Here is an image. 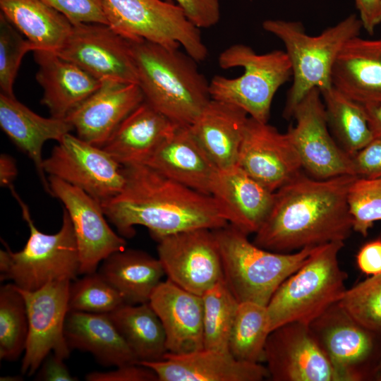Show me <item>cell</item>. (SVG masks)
Wrapping results in <instances>:
<instances>
[{"instance_id": "7bdbcfd3", "label": "cell", "mask_w": 381, "mask_h": 381, "mask_svg": "<svg viewBox=\"0 0 381 381\" xmlns=\"http://www.w3.org/2000/svg\"><path fill=\"white\" fill-rule=\"evenodd\" d=\"M351 158L356 176L367 179L381 177V138H373Z\"/></svg>"}, {"instance_id": "d590c367", "label": "cell", "mask_w": 381, "mask_h": 381, "mask_svg": "<svg viewBox=\"0 0 381 381\" xmlns=\"http://www.w3.org/2000/svg\"><path fill=\"white\" fill-rule=\"evenodd\" d=\"M28 317L23 296L13 283L0 288V358L16 361L25 351Z\"/></svg>"}, {"instance_id": "cb8c5ba5", "label": "cell", "mask_w": 381, "mask_h": 381, "mask_svg": "<svg viewBox=\"0 0 381 381\" xmlns=\"http://www.w3.org/2000/svg\"><path fill=\"white\" fill-rule=\"evenodd\" d=\"M331 83L362 104H381V37L349 40L336 57Z\"/></svg>"}, {"instance_id": "b9f144b4", "label": "cell", "mask_w": 381, "mask_h": 381, "mask_svg": "<svg viewBox=\"0 0 381 381\" xmlns=\"http://www.w3.org/2000/svg\"><path fill=\"white\" fill-rule=\"evenodd\" d=\"M176 4L195 26L209 28L220 19L219 0H164Z\"/></svg>"}, {"instance_id": "4316f807", "label": "cell", "mask_w": 381, "mask_h": 381, "mask_svg": "<svg viewBox=\"0 0 381 381\" xmlns=\"http://www.w3.org/2000/svg\"><path fill=\"white\" fill-rule=\"evenodd\" d=\"M176 126L144 100L121 121L102 148L122 167L146 164Z\"/></svg>"}, {"instance_id": "2e32d148", "label": "cell", "mask_w": 381, "mask_h": 381, "mask_svg": "<svg viewBox=\"0 0 381 381\" xmlns=\"http://www.w3.org/2000/svg\"><path fill=\"white\" fill-rule=\"evenodd\" d=\"M264 361L274 381H340L308 325L290 322L273 329Z\"/></svg>"}, {"instance_id": "ee69618b", "label": "cell", "mask_w": 381, "mask_h": 381, "mask_svg": "<svg viewBox=\"0 0 381 381\" xmlns=\"http://www.w3.org/2000/svg\"><path fill=\"white\" fill-rule=\"evenodd\" d=\"M87 381H158L156 373L140 363H132L116 369L106 371H94L85 375Z\"/></svg>"}, {"instance_id": "e0dca14e", "label": "cell", "mask_w": 381, "mask_h": 381, "mask_svg": "<svg viewBox=\"0 0 381 381\" xmlns=\"http://www.w3.org/2000/svg\"><path fill=\"white\" fill-rule=\"evenodd\" d=\"M237 164L272 192L301 173L300 157L286 133L248 117Z\"/></svg>"}, {"instance_id": "ba28073f", "label": "cell", "mask_w": 381, "mask_h": 381, "mask_svg": "<svg viewBox=\"0 0 381 381\" xmlns=\"http://www.w3.org/2000/svg\"><path fill=\"white\" fill-rule=\"evenodd\" d=\"M218 63L224 69L242 67L243 73L234 78L214 75L210 82L211 98L236 105L267 123L275 93L292 76L286 52L258 54L248 45L235 44L219 54Z\"/></svg>"}, {"instance_id": "4dcf8cb0", "label": "cell", "mask_w": 381, "mask_h": 381, "mask_svg": "<svg viewBox=\"0 0 381 381\" xmlns=\"http://www.w3.org/2000/svg\"><path fill=\"white\" fill-rule=\"evenodd\" d=\"M0 8L35 50L57 52L73 28L65 16L42 0H0Z\"/></svg>"}, {"instance_id": "9a60e30c", "label": "cell", "mask_w": 381, "mask_h": 381, "mask_svg": "<svg viewBox=\"0 0 381 381\" xmlns=\"http://www.w3.org/2000/svg\"><path fill=\"white\" fill-rule=\"evenodd\" d=\"M50 195L61 201L74 229L80 274L97 271L99 264L111 253L126 248L125 238L109 226L102 204L83 190L49 176Z\"/></svg>"}, {"instance_id": "4fadbf2b", "label": "cell", "mask_w": 381, "mask_h": 381, "mask_svg": "<svg viewBox=\"0 0 381 381\" xmlns=\"http://www.w3.org/2000/svg\"><path fill=\"white\" fill-rule=\"evenodd\" d=\"M157 241L158 259L167 279L199 296L224 279L221 257L212 229H194Z\"/></svg>"}, {"instance_id": "83f0119b", "label": "cell", "mask_w": 381, "mask_h": 381, "mask_svg": "<svg viewBox=\"0 0 381 381\" xmlns=\"http://www.w3.org/2000/svg\"><path fill=\"white\" fill-rule=\"evenodd\" d=\"M249 116L241 108L211 99L190 130L219 169L237 164Z\"/></svg>"}, {"instance_id": "6da1fadb", "label": "cell", "mask_w": 381, "mask_h": 381, "mask_svg": "<svg viewBox=\"0 0 381 381\" xmlns=\"http://www.w3.org/2000/svg\"><path fill=\"white\" fill-rule=\"evenodd\" d=\"M356 177L318 179L301 173L274 192L272 208L253 243L268 250L291 253L344 242L353 230L347 194Z\"/></svg>"}, {"instance_id": "f6af8a7d", "label": "cell", "mask_w": 381, "mask_h": 381, "mask_svg": "<svg viewBox=\"0 0 381 381\" xmlns=\"http://www.w3.org/2000/svg\"><path fill=\"white\" fill-rule=\"evenodd\" d=\"M64 358L50 353L44 360L36 374L37 380L43 381H75L64 362Z\"/></svg>"}, {"instance_id": "5b68a950", "label": "cell", "mask_w": 381, "mask_h": 381, "mask_svg": "<svg viewBox=\"0 0 381 381\" xmlns=\"http://www.w3.org/2000/svg\"><path fill=\"white\" fill-rule=\"evenodd\" d=\"M262 28L279 38L285 47L293 76L283 111L289 119L300 101L311 90L320 91L332 86L331 71L339 51L351 38L359 36L360 18L351 14L320 35H308L301 23L268 19Z\"/></svg>"}, {"instance_id": "836d02e7", "label": "cell", "mask_w": 381, "mask_h": 381, "mask_svg": "<svg viewBox=\"0 0 381 381\" xmlns=\"http://www.w3.org/2000/svg\"><path fill=\"white\" fill-rule=\"evenodd\" d=\"M272 332L267 306L240 302L231 330L228 349L237 359L251 363L264 361L265 347Z\"/></svg>"}, {"instance_id": "d6a6232c", "label": "cell", "mask_w": 381, "mask_h": 381, "mask_svg": "<svg viewBox=\"0 0 381 381\" xmlns=\"http://www.w3.org/2000/svg\"><path fill=\"white\" fill-rule=\"evenodd\" d=\"M320 93L329 128L341 148L352 156L374 138L364 105L332 85Z\"/></svg>"}, {"instance_id": "1f68e13d", "label": "cell", "mask_w": 381, "mask_h": 381, "mask_svg": "<svg viewBox=\"0 0 381 381\" xmlns=\"http://www.w3.org/2000/svg\"><path fill=\"white\" fill-rule=\"evenodd\" d=\"M109 316L138 362L159 361L168 352L163 325L149 302L123 303Z\"/></svg>"}, {"instance_id": "e575fe53", "label": "cell", "mask_w": 381, "mask_h": 381, "mask_svg": "<svg viewBox=\"0 0 381 381\" xmlns=\"http://www.w3.org/2000/svg\"><path fill=\"white\" fill-rule=\"evenodd\" d=\"M201 296L204 348L229 351V336L239 302L224 279Z\"/></svg>"}, {"instance_id": "ac0fdd59", "label": "cell", "mask_w": 381, "mask_h": 381, "mask_svg": "<svg viewBox=\"0 0 381 381\" xmlns=\"http://www.w3.org/2000/svg\"><path fill=\"white\" fill-rule=\"evenodd\" d=\"M138 363L152 369L158 381H261L269 377L260 363L241 361L229 351L214 349L167 352L162 360Z\"/></svg>"}, {"instance_id": "8d00e7d4", "label": "cell", "mask_w": 381, "mask_h": 381, "mask_svg": "<svg viewBox=\"0 0 381 381\" xmlns=\"http://www.w3.org/2000/svg\"><path fill=\"white\" fill-rule=\"evenodd\" d=\"M123 303L120 294L97 271L71 282L69 310L109 314Z\"/></svg>"}, {"instance_id": "8fae6325", "label": "cell", "mask_w": 381, "mask_h": 381, "mask_svg": "<svg viewBox=\"0 0 381 381\" xmlns=\"http://www.w3.org/2000/svg\"><path fill=\"white\" fill-rule=\"evenodd\" d=\"M68 279L51 282L35 291L18 287L25 299L28 317V336L20 373L31 376L51 353L66 359L71 349L64 334L68 312Z\"/></svg>"}, {"instance_id": "3957f363", "label": "cell", "mask_w": 381, "mask_h": 381, "mask_svg": "<svg viewBox=\"0 0 381 381\" xmlns=\"http://www.w3.org/2000/svg\"><path fill=\"white\" fill-rule=\"evenodd\" d=\"M129 42L144 100L173 123L190 126L212 99L198 61L179 48Z\"/></svg>"}, {"instance_id": "681fc988", "label": "cell", "mask_w": 381, "mask_h": 381, "mask_svg": "<svg viewBox=\"0 0 381 381\" xmlns=\"http://www.w3.org/2000/svg\"><path fill=\"white\" fill-rule=\"evenodd\" d=\"M363 105L373 138H381V104Z\"/></svg>"}, {"instance_id": "484cf974", "label": "cell", "mask_w": 381, "mask_h": 381, "mask_svg": "<svg viewBox=\"0 0 381 381\" xmlns=\"http://www.w3.org/2000/svg\"><path fill=\"white\" fill-rule=\"evenodd\" d=\"M33 52L39 67L36 80L44 91L41 103L51 116L66 119L99 87L100 80L56 52Z\"/></svg>"}, {"instance_id": "9c48e42d", "label": "cell", "mask_w": 381, "mask_h": 381, "mask_svg": "<svg viewBox=\"0 0 381 381\" xmlns=\"http://www.w3.org/2000/svg\"><path fill=\"white\" fill-rule=\"evenodd\" d=\"M108 25L128 40H145L169 48L182 47L196 61L208 50L200 29L175 4L164 0H104Z\"/></svg>"}, {"instance_id": "f35d334b", "label": "cell", "mask_w": 381, "mask_h": 381, "mask_svg": "<svg viewBox=\"0 0 381 381\" xmlns=\"http://www.w3.org/2000/svg\"><path fill=\"white\" fill-rule=\"evenodd\" d=\"M347 202L353 231L366 236L369 229L381 220V177H356L351 183Z\"/></svg>"}, {"instance_id": "d6986e66", "label": "cell", "mask_w": 381, "mask_h": 381, "mask_svg": "<svg viewBox=\"0 0 381 381\" xmlns=\"http://www.w3.org/2000/svg\"><path fill=\"white\" fill-rule=\"evenodd\" d=\"M308 325L340 381L362 380L359 367L373 349L371 332L356 322L338 302Z\"/></svg>"}, {"instance_id": "ffe728a7", "label": "cell", "mask_w": 381, "mask_h": 381, "mask_svg": "<svg viewBox=\"0 0 381 381\" xmlns=\"http://www.w3.org/2000/svg\"><path fill=\"white\" fill-rule=\"evenodd\" d=\"M143 101L138 84L104 80L66 119L78 138L102 147L121 121Z\"/></svg>"}, {"instance_id": "7dc6e473", "label": "cell", "mask_w": 381, "mask_h": 381, "mask_svg": "<svg viewBox=\"0 0 381 381\" xmlns=\"http://www.w3.org/2000/svg\"><path fill=\"white\" fill-rule=\"evenodd\" d=\"M355 4L363 28L369 35H373L381 24V0H355Z\"/></svg>"}, {"instance_id": "30bf717a", "label": "cell", "mask_w": 381, "mask_h": 381, "mask_svg": "<svg viewBox=\"0 0 381 381\" xmlns=\"http://www.w3.org/2000/svg\"><path fill=\"white\" fill-rule=\"evenodd\" d=\"M45 174L77 187L101 204L122 190L123 167L102 147L71 133L66 134L44 159Z\"/></svg>"}, {"instance_id": "7a4b0ae2", "label": "cell", "mask_w": 381, "mask_h": 381, "mask_svg": "<svg viewBox=\"0 0 381 381\" xmlns=\"http://www.w3.org/2000/svg\"><path fill=\"white\" fill-rule=\"evenodd\" d=\"M121 192L102 204L119 235L132 238L135 226L146 227L155 240L199 228L216 229L229 223L210 195L164 176L146 164L123 167Z\"/></svg>"}, {"instance_id": "74e56055", "label": "cell", "mask_w": 381, "mask_h": 381, "mask_svg": "<svg viewBox=\"0 0 381 381\" xmlns=\"http://www.w3.org/2000/svg\"><path fill=\"white\" fill-rule=\"evenodd\" d=\"M338 303L366 329L381 332V273L346 289Z\"/></svg>"}, {"instance_id": "44dd1931", "label": "cell", "mask_w": 381, "mask_h": 381, "mask_svg": "<svg viewBox=\"0 0 381 381\" xmlns=\"http://www.w3.org/2000/svg\"><path fill=\"white\" fill-rule=\"evenodd\" d=\"M272 192L238 164L219 169L211 195L227 222L244 234H255L272 208Z\"/></svg>"}, {"instance_id": "60d3db41", "label": "cell", "mask_w": 381, "mask_h": 381, "mask_svg": "<svg viewBox=\"0 0 381 381\" xmlns=\"http://www.w3.org/2000/svg\"><path fill=\"white\" fill-rule=\"evenodd\" d=\"M65 16L73 25L80 23L108 25L104 0H42Z\"/></svg>"}, {"instance_id": "d4e9b609", "label": "cell", "mask_w": 381, "mask_h": 381, "mask_svg": "<svg viewBox=\"0 0 381 381\" xmlns=\"http://www.w3.org/2000/svg\"><path fill=\"white\" fill-rule=\"evenodd\" d=\"M0 126L2 131L33 162L43 187L51 193L43 169L42 147L51 140L60 141L74 130L66 119L42 117L14 97L0 93Z\"/></svg>"}, {"instance_id": "7c38bea8", "label": "cell", "mask_w": 381, "mask_h": 381, "mask_svg": "<svg viewBox=\"0 0 381 381\" xmlns=\"http://www.w3.org/2000/svg\"><path fill=\"white\" fill-rule=\"evenodd\" d=\"M296 123L286 133L310 176L327 179L353 175L351 156L333 139L319 89L309 91L295 107Z\"/></svg>"}, {"instance_id": "5bb4252c", "label": "cell", "mask_w": 381, "mask_h": 381, "mask_svg": "<svg viewBox=\"0 0 381 381\" xmlns=\"http://www.w3.org/2000/svg\"><path fill=\"white\" fill-rule=\"evenodd\" d=\"M56 53L102 81L138 84L129 40L102 23H80L72 30Z\"/></svg>"}, {"instance_id": "f1b7e54d", "label": "cell", "mask_w": 381, "mask_h": 381, "mask_svg": "<svg viewBox=\"0 0 381 381\" xmlns=\"http://www.w3.org/2000/svg\"><path fill=\"white\" fill-rule=\"evenodd\" d=\"M64 334L71 350L89 352L102 365L138 362L109 314L69 310Z\"/></svg>"}, {"instance_id": "ab89813d", "label": "cell", "mask_w": 381, "mask_h": 381, "mask_svg": "<svg viewBox=\"0 0 381 381\" xmlns=\"http://www.w3.org/2000/svg\"><path fill=\"white\" fill-rule=\"evenodd\" d=\"M0 13L1 93L14 97L13 84L23 56L35 51V45Z\"/></svg>"}, {"instance_id": "bcb514c9", "label": "cell", "mask_w": 381, "mask_h": 381, "mask_svg": "<svg viewBox=\"0 0 381 381\" xmlns=\"http://www.w3.org/2000/svg\"><path fill=\"white\" fill-rule=\"evenodd\" d=\"M360 270L368 275L381 273V239L365 243L356 255Z\"/></svg>"}, {"instance_id": "603a6c76", "label": "cell", "mask_w": 381, "mask_h": 381, "mask_svg": "<svg viewBox=\"0 0 381 381\" xmlns=\"http://www.w3.org/2000/svg\"><path fill=\"white\" fill-rule=\"evenodd\" d=\"M146 165L198 192L210 195L219 169L200 145L190 126L177 125Z\"/></svg>"}, {"instance_id": "277c9868", "label": "cell", "mask_w": 381, "mask_h": 381, "mask_svg": "<svg viewBox=\"0 0 381 381\" xmlns=\"http://www.w3.org/2000/svg\"><path fill=\"white\" fill-rule=\"evenodd\" d=\"M212 231L224 280L239 303L252 301L267 306L279 286L308 260L317 247L278 253L259 247L229 224Z\"/></svg>"}, {"instance_id": "7402d4cb", "label": "cell", "mask_w": 381, "mask_h": 381, "mask_svg": "<svg viewBox=\"0 0 381 381\" xmlns=\"http://www.w3.org/2000/svg\"><path fill=\"white\" fill-rule=\"evenodd\" d=\"M149 303L163 325L168 352L184 353L204 348L201 296L167 279L157 286Z\"/></svg>"}, {"instance_id": "f546056e", "label": "cell", "mask_w": 381, "mask_h": 381, "mask_svg": "<svg viewBox=\"0 0 381 381\" xmlns=\"http://www.w3.org/2000/svg\"><path fill=\"white\" fill-rule=\"evenodd\" d=\"M97 270L129 304L149 302L153 291L165 275L158 258L144 251L126 248L109 255Z\"/></svg>"}, {"instance_id": "816d5d0a", "label": "cell", "mask_w": 381, "mask_h": 381, "mask_svg": "<svg viewBox=\"0 0 381 381\" xmlns=\"http://www.w3.org/2000/svg\"><path fill=\"white\" fill-rule=\"evenodd\" d=\"M22 377H19V376H13V377H11V376H8V377H1L0 380L2 381V380H21L22 379H20Z\"/></svg>"}, {"instance_id": "8992f818", "label": "cell", "mask_w": 381, "mask_h": 381, "mask_svg": "<svg viewBox=\"0 0 381 381\" xmlns=\"http://www.w3.org/2000/svg\"><path fill=\"white\" fill-rule=\"evenodd\" d=\"M8 188L21 208L30 235L18 252H13L4 241L5 250H0L1 281L11 280L21 289L35 291L53 281L76 279L80 274V258L68 212L64 208L62 224L56 233L44 234L35 225L28 205L13 185Z\"/></svg>"}, {"instance_id": "c3c4849f", "label": "cell", "mask_w": 381, "mask_h": 381, "mask_svg": "<svg viewBox=\"0 0 381 381\" xmlns=\"http://www.w3.org/2000/svg\"><path fill=\"white\" fill-rule=\"evenodd\" d=\"M18 174L14 159L8 155L1 154L0 156V184L1 186L9 188Z\"/></svg>"}, {"instance_id": "f907efd6", "label": "cell", "mask_w": 381, "mask_h": 381, "mask_svg": "<svg viewBox=\"0 0 381 381\" xmlns=\"http://www.w3.org/2000/svg\"><path fill=\"white\" fill-rule=\"evenodd\" d=\"M375 375L378 380H381V361L375 369Z\"/></svg>"}, {"instance_id": "52a82bcc", "label": "cell", "mask_w": 381, "mask_h": 381, "mask_svg": "<svg viewBox=\"0 0 381 381\" xmlns=\"http://www.w3.org/2000/svg\"><path fill=\"white\" fill-rule=\"evenodd\" d=\"M343 241L318 246L277 289L267 305L272 331L290 322L310 324L339 301L347 275L339 262Z\"/></svg>"}]
</instances>
